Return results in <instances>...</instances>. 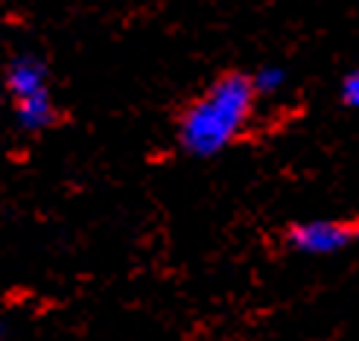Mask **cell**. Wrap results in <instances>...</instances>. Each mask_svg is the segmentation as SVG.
<instances>
[{
    "label": "cell",
    "instance_id": "obj_7",
    "mask_svg": "<svg viewBox=\"0 0 359 341\" xmlns=\"http://www.w3.org/2000/svg\"><path fill=\"white\" fill-rule=\"evenodd\" d=\"M353 233H356V239H359V222H356V225H353Z\"/></svg>",
    "mask_w": 359,
    "mask_h": 341
},
{
    "label": "cell",
    "instance_id": "obj_5",
    "mask_svg": "<svg viewBox=\"0 0 359 341\" xmlns=\"http://www.w3.org/2000/svg\"><path fill=\"white\" fill-rule=\"evenodd\" d=\"M251 85H255V94L257 97H269V94H278L280 88L286 85V74L283 67H260L255 76H251Z\"/></svg>",
    "mask_w": 359,
    "mask_h": 341
},
{
    "label": "cell",
    "instance_id": "obj_4",
    "mask_svg": "<svg viewBox=\"0 0 359 341\" xmlns=\"http://www.w3.org/2000/svg\"><path fill=\"white\" fill-rule=\"evenodd\" d=\"M15 109H18V123H21L27 132H41V129H47L53 120H56V109H53L50 91L35 94V97H24V99H15Z\"/></svg>",
    "mask_w": 359,
    "mask_h": 341
},
{
    "label": "cell",
    "instance_id": "obj_1",
    "mask_svg": "<svg viewBox=\"0 0 359 341\" xmlns=\"http://www.w3.org/2000/svg\"><path fill=\"white\" fill-rule=\"evenodd\" d=\"M255 85L251 76L228 74L213 82L208 91L182 114L178 140L196 158L219 155L234 143L255 109Z\"/></svg>",
    "mask_w": 359,
    "mask_h": 341
},
{
    "label": "cell",
    "instance_id": "obj_6",
    "mask_svg": "<svg viewBox=\"0 0 359 341\" xmlns=\"http://www.w3.org/2000/svg\"><path fill=\"white\" fill-rule=\"evenodd\" d=\"M342 102L351 105V109H359V67L351 70L342 82Z\"/></svg>",
    "mask_w": 359,
    "mask_h": 341
},
{
    "label": "cell",
    "instance_id": "obj_2",
    "mask_svg": "<svg viewBox=\"0 0 359 341\" xmlns=\"http://www.w3.org/2000/svg\"><path fill=\"white\" fill-rule=\"evenodd\" d=\"M356 239L353 225L333 222V219H313V222H298L286 230V245L301 251V254H336V251L348 248Z\"/></svg>",
    "mask_w": 359,
    "mask_h": 341
},
{
    "label": "cell",
    "instance_id": "obj_3",
    "mask_svg": "<svg viewBox=\"0 0 359 341\" xmlns=\"http://www.w3.org/2000/svg\"><path fill=\"white\" fill-rule=\"evenodd\" d=\"M6 85L15 99L35 97L47 91V67L35 56H18L6 70Z\"/></svg>",
    "mask_w": 359,
    "mask_h": 341
}]
</instances>
